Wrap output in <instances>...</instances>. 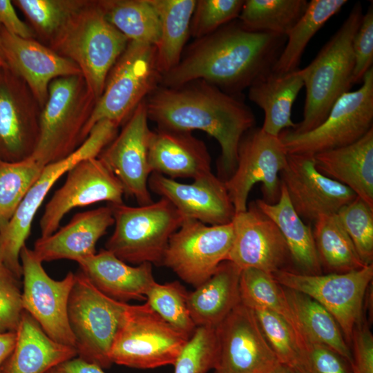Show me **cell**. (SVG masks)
<instances>
[{
    "label": "cell",
    "instance_id": "cell-1",
    "mask_svg": "<svg viewBox=\"0 0 373 373\" xmlns=\"http://www.w3.org/2000/svg\"><path fill=\"white\" fill-rule=\"evenodd\" d=\"M287 37L254 32L233 20L197 39L178 64L162 77L160 86L177 88L205 81L235 95L270 71L282 52Z\"/></svg>",
    "mask_w": 373,
    "mask_h": 373
},
{
    "label": "cell",
    "instance_id": "cell-2",
    "mask_svg": "<svg viewBox=\"0 0 373 373\" xmlns=\"http://www.w3.org/2000/svg\"><path fill=\"white\" fill-rule=\"evenodd\" d=\"M145 102L149 119L157 128L198 130L214 137L221 148L218 177L226 181L231 176L240 142L256 124L254 113L240 95L196 80L177 88L160 85Z\"/></svg>",
    "mask_w": 373,
    "mask_h": 373
},
{
    "label": "cell",
    "instance_id": "cell-3",
    "mask_svg": "<svg viewBox=\"0 0 373 373\" xmlns=\"http://www.w3.org/2000/svg\"><path fill=\"white\" fill-rule=\"evenodd\" d=\"M128 42L107 20L99 0H87L48 46L78 66L98 99L111 69Z\"/></svg>",
    "mask_w": 373,
    "mask_h": 373
},
{
    "label": "cell",
    "instance_id": "cell-4",
    "mask_svg": "<svg viewBox=\"0 0 373 373\" xmlns=\"http://www.w3.org/2000/svg\"><path fill=\"white\" fill-rule=\"evenodd\" d=\"M363 15L361 4L357 2L314 60L300 69L306 98L303 119L289 129L292 133H305L318 126L336 101L350 91L355 64L352 42Z\"/></svg>",
    "mask_w": 373,
    "mask_h": 373
},
{
    "label": "cell",
    "instance_id": "cell-5",
    "mask_svg": "<svg viewBox=\"0 0 373 373\" xmlns=\"http://www.w3.org/2000/svg\"><path fill=\"white\" fill-rule=\"evenodd\" d=\"M97 99L82 74L59 77L49 85L32 155L43 166L61 160L84 142L82 133Z\"/></svg>",
    "mask_w": 373,
    "mask_h": 373
},
{
    "label": "cell",
    "instance_id": "cell-6",
    "mask_svg": "<svg viewBox=\"0 0 373 373\" xmlns=\"http://www.w3.org/2000/svg\"><path fill=\"white\" fill-rule=\"evenodd\" d=\"M110 205L115 229L106 249L126 263L162 265L169 239L184 216L164 198L138 207Z\"/></svg>",
    "mask_w": 373,
    "mask_h": 373
},
{
    "label": "cell",
    "instance_id": "cell-7",
    "mask_svg": "<svg viewBox=\"0 0 373 373\" xmlns=\"http://www.w3.org/2000/svg\"><path fill=\"white\" fill-rule=\"evenodd\" d=\"M118 128L108 119L98 122L72 154L46 165L8 223L0 231V262L18 278L22 277L21 250L26 245L34 218L47 194L59 179L78 162L97 157L117 135Z\"/></svg>",
    "mask_w": 373,
    "mask_h": 373
},
{
    "label": "cell",
    "instance_id": "cell-8",
    "mask_svg": "<svg viewBox=\"0 0 373 373\" xmlns=\"http://www.w3.org/2000/svg\"><path fill=\"white\" fill-rule=\"evenodd\" d=\"M162 76L156 47L129 41L106 77L103 93L84 128L83 141L101 120H111L119 126L124 124L160 85Z\"/></svg>",
    "mask_w": 373,
    "mask_h": 373
},
{
    "label": "cell",
    "instance_id": "cell-9",
    "mask_svg": "<svg viewBox=\"0 0 373 373\" xmlns=\"http://www.w3.org/2000/svg\"><path fill=\"white\" fill-rule=\"evenodd\" d=\"M128 305L102 293L81 271L75 274L68 319L77 357L102 369L111 367V348Z\"/></svg>",
    "mask_w": 373,
    "mask_h": 373
},
{
    "label": "cell",
    "instance_id": "cell-10",
    "mask_svg": "<svg viewBox=\"0 0 373 373\" xmlns=\"http://www.w3.org/2000/svg\"><path fill=\"white\" fill-rule=\"evenodd\" d=\"M189 337L146 302L128 305L109 353L113 363L136 369L173 365Z\"/></svg>",
    "mask_w": 373,
    "mask_h": 373
},
{
    "label": "cell",
    "instance_id": "cell-11",
    "mask_svg": "<svg viewBox=\"0 0 373 373\" xmlns=\"http://www.w3.org/2000/svg\"><path fill=\"white\" fill-rule=\"evenodd\" d=\"M362 86L343 94L327 118L311 131L296 134L283 131L279 137L288 154H316L352 144L373 128V68Z\"/></svg>",
    "mask_w": 373,
    "mask_h": 373
},
{
    "label": "cell",
    "instance_id": "cell-12",
    "mask_svg": "<svg viewBox=\"0 0 373 373\" xmlns=\"http://www.w3.org/2000/svg\"><path fill=\"white\" fill-rule=\"evenodd\" d=\"M272 276L281 286L305 294L324 307L351 347L354 330L363 320L365 294L373 279V264L341 274L309 275L285 269Z\"/></svg>",
    "mask_w": 373,
    "mask_h": 373
},
{
    "label": "cell",
    "instance_id": "cell-13",
    "mask_svg": "<svg viewBox=\"0 0 373 373\" xmlns=\"http://www.w3.org/2000/svg\"><path fill=\"white\" fill-rule=\"evenodd\" d=\"M233 236L231 222L208 225L184 218L169 239L162 265L197 287L209 278L222 262L228 260Z\"/></svg>",
    "mask_w": 373,
    "mask_h": 373
},
{
    "label": "cell",
    "instance_id": "cell-14",
    "mask_svg": "<svg viewBox=\"0 0 373 373\" xmlns=\"http://www.w3.org/2000/svg\"><path fill=\"white\" fill-rule=\"evenodd\" d=\"M287 155L279 136L269 135L261 128L254 127L244 135L236 169L224 181L236 213L247 209L250 191L258 182L262 185L264 202H278L281 193L280 173L287 164Z\"/></svg>",
    "mask_w": 373,
    "mask_h": 373
},
{
    "label": "cell",
    "instance_id": "cell-15",
    "mask_svg": "<svg viewBox=\"0 0 373 373\" xmlns=\"http://www.w3.org/2000/svg\"><path fill=\"white\" fill-rule=\"evenodd\" d=\"M20 261L23 309L50 338L75 347L68 319V303L75 274L69 271L60 280L52 279L46 272L42 262L26 245L21 250Z\"/></svg>",
    "mask_w": 373,
    "mask_h": 373
},
{
    "label": "cell",
    "instance_id": "cell-16",
    "mask_svg": "<svg viewBox=\"0 0 373 373\" xmlns=\"http://www.w3.org/2000/svg\"><path fill=\"white\" fill-rule=\"evenodd\" d=\"M216 329L215 373H268L280 363L253 309L241 301Z\"/></svg>",
    "mask_w": 373,
    "mask_h": 373
},
{
    "label": "cell",
    "instance_id": "cell-17",
    "mask_svg": "<svg viewBox=\"0 0 373 373\" xmlns=\"http://www.w3.org/2000/svg\"><path fill=\"white\" fill-rule=\"evenodd\" d=\"M64 183L46 204L39 220L40 237L59 228L61 220L71 210L100 202H123V186L110 168L99 157L78 162L66 173Z\"/></svg>",
    "mask_w": 373,
    "mask_h": 373
},
{
    "label": "cell",
    "instance_id": "cell-18",
    "mask_svg": "<svg viewBox=\"0 0 373 373\" xmlns=\"http://www.w3.org/2000/svg\"><path fill=\"white\" fill-rule=\"evenodd\" d=\"M41 107L25 82L8 65L0 66V158L32 156L39 137Z\"/></svg>",
    "mask_w": 373,
    "mask_h": 373
},
{
    "label": "cell",
    "instance_id": "cell-19",
    "mask_svg": "<svg viewBox=\"0 0 373 373\" xmlns=\"http://www.w3.org/2000/svg\"><path fill=\"white\" fill-rule=\"evenodd\" d=\"M231 222L234 236L228 260L241 270L253 268L271 275L280 270H294L282 233L255 202L249 203L245 211L236 213Z\"/></svg>",
    "mask_w": 373,
    "mask_h": 373
},
{
    "label": "cell",
    "instance_id": "cell-20",
    "mask_svg": "<svg viewBox=\"0 0 373 373\" xmlns=\"http://www.w3.org/2000/svg\"><path fill=\"white\" fill-rule=\"evenodd\" d=\"M145 100L137 106L119 133L97 156L119 180L124 195L134 198L140 206L153 202L148 186L151 175L148 160L151 130L148 125Z\"/></svg>",
    "mask_w": 373,
    "mask_h": 373
},
{
    "label": "cell",
    "instance_id": "cell-21",
    "mask_svg": "<svg viewBox=\"0 0 373 373\" xmlns=\"http://www.w3.org/2000/svg\"><path fill=\"white\" fill-rule=\"evenodd\" d=\"M280 178L297 214L310 222L336 213L357 197L349 187L322 174L313 155L288 154Z\"/></svg>",
    "mask_w": 373,
    "mask_h": 373
},
{
    "label": "cell",
    "instance_id": "cell-22",
    "mask_svg": "<svg viewBox=\"0 0 373 373\" xmlns=\"http://www.w3.org/2000/svg\"><path fill=\"white\" fill-rule=\"evenodd\" d=\"M149 189L167 199L184 216L208 225L231 222L236 213L225 182L212 172L180 183L161 174L153 173Z\"/></svg>",
    "mask_w": 373,
    "mask_h": 373
},
{
    "label": "cell",
    "instance_id": "cell-23",
    "mask_svg": "<svg viewBox=\"0 0 373 373\" xmlns=\"http://www.w3.org/2000/svg\"><path fill=\"white\" fill-rule=\"evenodd\" d=\"M0 40L8 66L27 84L41 108L55 79L81 74L78 66L35 39H25L2 28Z\"/></svg>",
    "mask_w": 373,
    "mask_h": 373
},
{
    "label": "cell",
    "instance_id": "cell-24",
    "mask_svg": "<svg viewBox=\"0 0 373 373\" xmlns=\"http://www.w3.org/2000/svg\"><path fill=\"white\" fill-rule=\"evenodd\" d=\"M113 224L109 204L77 213L50 236L37 239L32 251L42 262L61 259L78 262L96 253L97 242Z\"/></svg>",
    "mask_w": 373,
    "mask_h": 373
},
{
    "label": "cell",
    "instance_id": "cell-25",
    "mask_svg": "<svg viewBox=\"0 0 373 373\" xmlns=\"http://www.w3.org/2000/svg\"><path fill=\"white\" fill-rule=\"evenodd\" d=\"M151 173L193 180L211 172V158L204 142L192 132L157 128L148 146Z\"/></svg>",
    "mask_w": 373,
    "mask_h": 373
},
{
    "label": "cell",
    "instance_id": "cell-26",
    "mask_svg": "<svg viewBox=\"0 0 373 373\" xmlns=\"http://www.w3.org/2000/svg\"><path fill=\"white\" fill-rule=\"evenodd\" d=\"M88 280L102 293L119 302L146 300L155 282L152 264L131 266L106 249L77 262Z\"/></svg>",
    "mask_w": 373,
    "mask_h": 373
},
{
    "label": "cell",
    "instance_id": "cell-27",
    "mask_svg": "<svg viewBox=\"0 0 373 373\" xmlns=\"http://www.w3.org/2000/svg\"><path fill=\"white\" fill-rule=\"evenodd\" d=\"M16 335L15 347L3 365L1 373H47L77 356L75 347L50 338L25 310Z\"/></svg>",
    "mask_w": 373,
    "mask_h": 373
},
{
    "label": "cell",
    "instance_id": "cell-28",
    "mask_svg": "<svg viewBox=\"0 0 373 373\" xmlns=\"http://www.w3.org/2000/svg\"><path fill=\"white\" fill-rule=\"evenodd\" d=\"M318 170L373 208V128L356 142L314 155Z\"/></svg>",
    "mask_w": 373,
    "mask_h": 373
},
{
    "label": "cell",
    "instance_id": "cell-29",
    "mask_svg": "<svg viewBox=\"0 0 373 373\" xmlns=\"http://www.w3.org/2000/svg\"><path fill=\"white\" fill-rule=\"evenodd\" d=\"M303 86L300 68L283 74L271 70L251 84L248 96L264 112L263 131L278 137L283 131L296 127L291 109Z\"/></svg>",
    "mask_w": 373,
    "mask_h": 373
},
{
    "label": "cell",
    "instance_id": "cell-30",
    "mask_svg": "<svg viewBox=\"0 0 373 373\" xmlns=\"http://www.w3.org/2000/svg\"><path fill=\"white\" fill-rule=\"evenodd\" d=\"M241 271L231 261L225 260L209 278L188 293V308L197 327H216L240 303Z\"/></svg>",
    "mask_w": 373,
    "mask_h": 373
},
{
    "label": "cell",
    "instance_id": "cell-31",
    "mask_svg": "<svg viewBox=\"0 0 373 373\" xmlns=\"http://www.w3.org/2000/svg\"><path fill=\"white\" fill-rule=\"evenodd\" d=\"M261 211L278 227L288 247L293 264L298 272L319 275L323 272L314 242L313 231L297 214L281 184L278 202L268 204L262 199L256 202Z\"/></svg>",
    "mask_w": 373,
    "mask_h": 373
},
{
    "label": "cell",
    "instance_id": "cell-32",
    "mask_svg": "<svg viewBox=\"0 0 373 373\" xmlns=\"http://www.w3.org/2000/svg\"><path fill=\"white\" fill-rule=\"evenodd\" d=\"M160 22V37L156 47L157 63L163 75L175 67L190 35L196 0H149Z\"/></svg>",
    "mask_w": 373,
    "mask_h": 373
},
{
    "label": "cell",
    "instance_id": "cell-33",
    "mask_svg": "<svg viewBox=\"0 0 373 373\" xmlns=\"http://www.w3.org/2000/svg\"><path fill=\"white\" fill-rule=\"evenodd\" d=\"M283 289L307 338L331 348L351 365L352 349L332 314L307 295L284 287Z\"/></svg>",
    "mask_w": 373,
    "mask_h": 373
},
{
    "label": "cell",
    "instance_id": "cell-34",
    "mask_svg": "<svg viewBox=\"0 0 373 373\" xmlns=\"http://www.w3.org/2000/svg\"><path fill=\"white\" fill-rule=\"evenodd\" d=\"M347 3L346 0H312L287 35L285 45L271 71L287 73L298 68L304 50L314 35Z\"/></svg>",
    "mask_w": 373,
    "mask_h": 373
},
{
    "label": "cell",
    "instance_id": "cell-35",
    "mask_svg": "<svg viewBox=\"0 0 373 373\" xmlns=\"http://www.w3.org/2000/svg\"><path fill=\"white\" fill-rule=\"evenodd\" d=\"M312 230L319 262L328 273H346L366 266L336 213L320 216Z\"/></svg>",
    "mask_w": 373,
    "mask_h": 373
},
{
    "label": "cell",
    "instance_id": "cell-36",
    "mask_svg": "<svg viewBox=\"0 0 373 373\" xmlns=\"http://www.w3.org/2000/svg\"><path fill=\"white\" fill-rule=\"evenodd\" d=\"M240 296V301L249 307H262L283 318L303 347L307 337L285 296L283 287L271 274L253 268L242 270Z\"/></svg>",
    "mask_w": 373,
    "mask_h": 373
},
{
    "label": "cell",
    "instance_id": "cell-37",
    "mask_svg": "<svg viewBox=\"0 0 373 373\" xmlns=\"http://www.w3.org/2000/svg\"><path fill=\"white\" fill-rule=\"evenodd\" d=\"M107 20L129 41L156 46L160 22L149 0H99Z\"/></svg>",
    "mask_w": 373,
    "mask_h": 373
},
{
    "label": "cell",
    "instance_id": "cell-38",
    "mask_svg": "<svg viewBox=\"0 0 373 373\" xmlns=\"http://www.w3.org/2000/svg\"><path fill=\"white\" fill-rule=\"evenodd\" d=\"M306 0H246L238 21L246 29L287 36L305 12Z\"/></svg>",
    "mask_w": 373,
    "mask_h": 373
},
{
    "label": "cell",
    "instance_id": "cell-39",
    "mask_svg": "<svg viewBox=\"0 0 373 373\" xmlns=\"http://www.w3.org/2000/svg\"><path fill=\"white\" fill-rule=\"evenodd\" d=\"M87 0H15L28 21L35 39L48 46Z\"/></svg>",
    "mask_w": 373,
    "mask_h": 373
},
{
    "label": "cell",
    "instance_id": "cell-40",
    "mask_svg": "<svg viewBox=\"0 0 373 373\" xmlns=\"http://www.w3.org/2000/svg\"><path fill=\"white\" fill-rule=\"evenodd\" d=\"M44 166L32 157L17 162L0 158V231L8 223Z\"/></svg>",
    "mask_w": 373,
    "mask_h": 373
},
{
    "label": "cell",
    "instance_id": "cell-41",
    "mask_svg": "<svg viewBox=\"0 0 373 373\" xmlns=\"http://www.w3.org/2000/svg\"><path fill=\"white\" fill-rule=\"evenodd\" d=\"M250 308L280 362L296 373H311L304 349L288 323L264 307L254 306Z\"/></svg>",
    "mask_w": 373,
    "mask_h": 373
},
{
    "label": "cell",
    "instance_id": "cell-42",
    "mask_svg": "<svg viewBox=\"0 0 373 373\" xmlns=\"http://www.w3.org/2000/svg\"><path fill=\"white\" fill-rule=\"evenodd\" d=\"M188 293L178 281L164 284L155 281L147 291L146 300L163 320L190 338L197 327L188 308Z\"/></svg>",
    "mask_w": 373,
    "mask_h": 373
},
{
    "label": "cell",
    "instance_id": "cell-43",
    "mask_svg": "<svg viewBox=\"0 0 373 373\" xmlns=\"http://www.w3.org/2000/svg\"><path fill=\"white\" fill-rule=\"evenodd\" d=\"M336 215L363 262L373 264V208L356 197Z\"/></svg>",
    "mask_w": 373,
    "mask_h": 373
},
{
    "label": "cell",
    "instance_id": "cell-44",
    "mask_svg": "<svg viewBox=\"0 0 373 373\" xmlns=\"http://www.w3.org/2000/svg\"><path fill=\"white\" fill-rule=\"evenodd\" d=\"M216 354V327H198L173 365L174 373H207L214 368Z\"/></svg>",
    "mask_w": 373,
    "mask_h": 373
},
{
    "label": "cell",
    "instance_id": "cell-45",
    "mask_svg": "<svg viewBox=\"0 0 373 373\" xmlns=\"http://www.w3.org/2000/svg\"><path fill=\"white\" fill-rule=\"evenodd\" d=\"M242 0H198L192 15L190 35L195 39L215 32L236 20L242 10Z\"/></svg>",
    "mask_w": 373,
    "mask_h": 373
},
{
    "label": "cell",
    "instance_id": "cell-46",
    "mask_svg": "<svg viewBox=\"0 0 373 373\" xmlns=\"http://www.w3.org/2000/svg\"><path fill=\"white\" fill-rule=\"evenodd\" d=\"M20 279L0 262V333L16 332L24 311Z\"/></svg>",
    "mask_w": 373,
    "mask_h": 373
},
{
    "label": "cell",
    "instance_id": "cell-47",
    "mask_svg": "<svg viewBox=\"0 0 373 373\" xmlns=\"http://www.w3.org/2000/svg\"><path fill=\"white\" fill-rule=\"evenodd\" d=\"M354 69L352 83L362 82L365 74L373 63V7L372 4L363 15L360 26L352 42Z\"/></svg>",
    "mask_w": 373,
    "mask_h": 373
},
{
    "label": "cell",
    "instance_id": "cell-48",
    "mask_svg": "<svg viewBox=\"0 0 373 373\" xmlns=\"http://www.w3.org/2000/svg\"><path fill=\"white\" fill-rule=\"evenodd\" d=\"M304 351L311 373H352L350 364L323 344L308 338Z\"/></svg>",
    "mask_w": 373,
    "mask_h": 373
},
{
    "label": "cell",
    "instance_id": "cell-49",
    "mask_svg": "<svg viewBox=\"0 0 373 373\" xmlns=\"http://www.w3.org/2000/svg\"><path fill=\"white\" fill-rule=\"evenodd\" d=\"M351 347L352 373H373V335L363 319L354 330Z\"/></svg>",
    "mask_w": 373,
    "mask_h": 373
},
{
    "label": "cell",
    "instance_id": "cell-50",
    "mask_svg": "<svg viewBox=\"0 0 373 373\" xmlns=\"http://www.w3.org/2000/svg\"><path fill=\"white\" fill-rule=\"evenodd\" d=\"M25 39H35V35L26 23L18 16L12 3L10 0H0V30Z\"/></svg>",
    "mask_w": 373,
    "mask_h": 373
},
{
    "label": "cell",
    "instance_id": "cell-51",
    "mask_svg": "<svg viewBox=\"0 0 373 373\" xmlns=\"http://www.w3.org/2000/svg\"><path fill=\"white\" fill-rule=\"evenodd\" d=\"M54 373H105L101 367L85 361L79 357L73 358L53 368Z\"/></svg>",
    "mask_w": 373,
    "mask_h": 373
},
{
    "label": "cell",
    "instance_id": "cell-52",
    "mask_svg": "<svg viewBox=\"0 0 373 373\" xmlns=\"http://www.w3.org/2000/svg\"><path fill=\"white\" fill-rule=\"evenodd\" d=\"M16 338V332L0 333V373L3 365L13 350Z\"/></svg>",
    "mask_w": 373,
    "mask_h": 373
},
{
    "label": "cell",
    "instance_id": "cell-53",
    "mask_svg": "<svg viewBox=\"0 0 373 373\" xmlns=\"http://www.w3.org/2000/svg\"><path fill=\"white\" fill-rule=\"evenodd\" d=\"M268 373H296V372H294L291 369L288 367L287 365L280 363Z\"/></svg>",
    "mask_w": 373,
    "mask_h": 373
},
{
    "label": "cell",
    "instance_id": "cell-54",
    "mask_svg": "<svg viewBox=\"0 0 373 373\" xmlns=\"http://www.w3.org/2000/svg\"><path fill=\"white\" fill-rule=\"evenodd\" d=\"M0 62L6 64L1 40H0Z\"/></svg>",
    "mask_w": 373,
    "mask_h": 373
},
{
    "label": "cell",
    "instance_id": "cell-55",
    "mask_svg": "<svg viewBox=\"0 0 373 373\" xmlns=\"http://www.w3.org/2000/svg\"><path fill=\"white\" fill-rule=\"evenodd\" d=\"M47 373H54L53 369L49 370Z\"/></svg>",
    "mask_w": 373,
    "mask_h": 373
},
{
    "label": "cell",
    "instance_id": "cell-56",
    "mask_svg": "<svg viewBox=\"0 0 373 373\" xmlns=\"http://www.w3.org/2000/svg\"><path fill=\"white\" fill-rule=\"evenodd\" d=\"M5 65H7V64H3V63L0 62V66H5Z\"/></svg>",
    "mask_w": 373,
    "mask_h": 373
}]
</instances>
